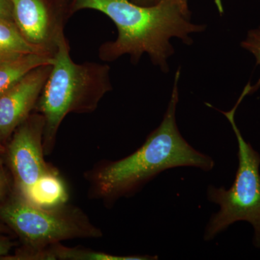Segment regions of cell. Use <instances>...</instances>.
Instances as JSON below:
<instances>
[{
    "instance_id": "6da1fadb",
    "label": "cell",
    "mask_w": 260,
    "mask_h": 260,
    "mask_svg": "<svg viewBox=\"0 0 260 260\" xmlns=\"http://www.w3.org/2000/svg\"><path fill=\"white\" fill-rule=\"evenodd\" d=\"M180 74L179 68L161 123L147 137L143 145L125 158L103 161L85 174L93 198L112 204L119 198L134 194L168 169L188 167L210 172L215 167L213 158L195 150L178 129L176 110Z\"/></svg>"
},
{
    "instance_id": "7a4b0ae2",
    "label": "cell",
    "mask_w": 260,
    "mask_h": 260,
    "mask_svg": "<svg viewBox=\"0 0 260 260\" xmlns=\"http://www.w3.org/2000/svg\"><path fill=\"white\" fill-rule=\"evenodd\" d=\"M72 13L93 10L107 15L115 24V41L103 44L99 57L113 61L129 54L136 64L144 54L164 73L169 71L168 59L174 53L171 39L177 38L190 45L195 32L204 31L205 25L192 23L191 14L171 2L160 0L153 6H141L130 0H75Z\"/></svg>"
},
{
    "instance_id": "3957f363",
    "label": "cell",
    "mask_w": 260,
    "mask_h": 260,
    "mask_svg": "<svg viewBox=\"0 0 260 260\" xmlns=\"http://www.w3.org/2000/svg\"><path fill=\"white\" fill-rule=\"evenodd\" d=\"M112 89L110 67L73 61L69 44L61 32L50 73L35 108L45 123L43 140L45 155L52 153L58 130L68 114L94 112Z\"/></svg>"
},
{
    "instance_id": "277c9868",
    "label": "cell",
    "mask_w": 260,
    "mask_h": 260,
    "mask_svg": "<svg viewBox=\"0 0 260 260\" xmlns=\"http://www.w3.org/2000/svg\"><path fill=\"white\" fill-rule=\"evenodd\" d=\"M249 90L250 87L246 84L232 110L220 112L230 122L237 137L239 167L234 184L229 189L212 185L208 188V200L218 205L220 210L210 219L204 239L212 240L236 222L246 221L254 229L253 244L260 248V155L243 138L234 118Z\"/></svg>"
},
{
    "instance_id": "5b68a950",
    "label": "cell",
    "mask_w": 260,
    "mask_h": 260,
    "mask_svg": "<svg viewBox=\"0 0 260 260\" xmlns=\"http://www.w3.org/2000/svg\"><path fill=\"white\" fill-rule=\"evenodd\" d=\"M0 219L25 247L36 249L64 241L103 237L102 230L78 207L67 203L39 206L18 191L0 205Z\"/></svg>"
},
{
    "instance_id": "8992f818",
    "label": "cell",
    "mask_w": 260,
    "mask_h": 260,
    "mask_svg": "<svg viewBox=\"0 0 260 260\" xmlns=\"http://www.w3.org/2000/svg\"><path fill=\"white\" fill-rule=\"evenodd\" d=\"M44 119L32 113L15 130L8 149V158L14 177L16 191L28 195L39 179L56 169L44 160Z\"/></svg>"
},
{
    "instance_id": "52a82bcc",
    "label": "cell",
    "mask_w": 260,
    "mask_h": 260,
    "mask_svg": "<svg viewBox=\"0 0 260 260\" xmlns=\"http://www.w3.org/2000/svg\"><path fill=\"white\" fill-rule=\"evenodd\" d=\"M38 67L0 95V141L8 139L35 109L51 70Z\"/></svg>"
},
{
    "instance_id": "ba28073f",
    "label": "cell",
    "mask_w": 260,
    "mask_h": 260,
    "mask_svg": "<svg viewBox=\"0 0 260 260\" xmlns=\"http://www.w3.org/2000/svg\"><path fill=\"white\" fill-rule=\"evenodd\" d=\"M13 21L24 39L54 56L56 42L64 32L63 18H58L45 0H12Z\"/></svg>"
},
{
    "instance_id": "9c48e42d",
    "label": "cell",
    "mask_w": 260,
    "mask_h": 260,
    "mask_svg": "<svg viewBox=\"0 0 260 260\" xmlns=\"http://www.w3.org/2000/svg\"><path fill=\"white\" fill-rule=\"evenodd\" d=\"M54 56L29 54L0 62V95L15 85L31 70L42 65L52 64Z\"/></svg>"
},
{
    "instance_id": "30bf717a",
    "label": "cell",
    "mask_w": 260,
    "mask_h": 260,
    "mask_svg": "<svg viewBox=\"0 0 260 260\" xmlns=\"http://www.w3.org/2000/svg\"><path fill=\"white\" fill-rule=\"evenodd\" d=\"M25 198L39 206L54 207L66 203L68 192L56 171L41 178Z\"/></svg>"
},
{
    "instance_id": "8fae6325",
    "label": "cell",
    "mask_w": 260,
    "mask_h": 260,
    "mask_svg": "<svg viewBox=\"0 0 260 260\" xmlns=\"http://www.w3.org/2000/svg\"><path fill=\"white\" fill-rule=\"evenodd\" d=\"M34 53L53 56L29 44L13 22L0 19V62Z\"/></svg>"
},
{
    "instance_id": "7c38bea8",
    "label": "cell",
    "mask_w": 260,
    "mask_h": 260,
    "mask_svg": "<svg viewBox=\"0 0 260 260\" xmlns=\"http://www.w3.org/2000/svg\"><path fill=\"white\" fill-rule=\"evenodd\" d=\"M44 260H153L158 257L149 255H114L93 249L67 247L61 243H57L44 248Z\"/></svg>"
},
{
    "instance_id": "4fadbf2b",
    "label": "cell",
    "mask_w": 260,
    "mask_h": 260,
    "mask_svg": "<svg viewBox=\"0 0 260 260\" xmlns=\"http://www.w3.org/2000/svg\"><path fill=\"white\" fill-rule=\"evenodd\" d=\"M241 46L243 49L249 51L254 56L256 64L260 67V27L248 32L245 40L243 41ZM260 88V78L256 85H251L250 94L254 93Z\"/></svg>"
},
{
    "instance_id": "5bb4252c",
    "label": "cell",
    "mask_w": 260,
    "mask_h": 260,
    "mask_svg": "<svg viewBox=\"0 0 260 260\" xmlns=\"http://www.w3.org/2000/svg\"><path fill=\"white\" fill-rule=\"evenodd\" d=\"M0 19L14 23L12 0H0Z\"/></svg>"
},
{
    "instance_id": "9a60e30c",
    "label": "cell",
    "mask_w": 260,
    "mask_h": 260,
    "mask_svg": "<svg viewBox=\"0 0 260 260\" xmlns=\"http://www.w3.org/2000/svg\"><path fill=\"white\" fill-rule=\"evenodd\" d=\"M14 244L12 242L9 238L0 234V259L8 256Z\"/></svg>"
},
{
    "instance_id": "2e32d148",
    "label": "cell",
    "mask_w": 260,
    "mask_h": 260,
    "mask_svg": "<svg viewBox=\"0 0 260 260\" xmlns=\"http://www.w3.org/2000/svg\"><path fill=\"white\" fill-rule=\"evenodd\" d=\"M164 1L171 2V3H174L177 5L178 6L180 7L181 9L184 10L185 13L188 14H191L189 11V8H188V0H164ZM216 2L217 6H218L219 10L221 13H223V7H222L221 0H215Z\"/></svg>"
},
{
    "instance_id": "e0dca14e",
    "label": "cell",
    "mask_w": 260,
    "mask_h": 260,
    "mask_svg": "<svg viewBox=\"0 0 260 260\" xmlns=\"http://www.w3.org/2000/svg\"><path fill=\"white\" fill-rule=\"evenodd\" d=\"M7 186H8V180H7L4 170L0 166V200L3 199L6 192Z\"/></svg>"
},
{
    "instance_id": "ac0fdd59",
    "label": "cell",
    "mask_w": 260,
    "mask_h": 260,
    "mask_svg": "<svg viewBox=\"0 0 260 260\" xmlns=\"http://www.w3.org/2000/svg\"><path fill=\"white\" fill-rule=\"evenodd\" d=\"M130 1L141 6H153L158 4L160 0H130Z\"/></svg>"
},
{
    "instance_id": "d6986e66",
    "label": "cell",
    "mask_w": 260,
    "mask_h": 260,
    "mask_svg": "<svg viewBox=\"0 0 260 260\" xmlns=\"http://www.w3.org/2000/svg\"><path fill=\"white\" fill-rule=\"evenodd\" d=\"M8 227L5 226L3 224L0 223V234H4V233L8 232Z\"/></svg>"
},
{
    "instance_id": "ffe728a7",
    "label": "cell",
    "mask_w": 260,
    "mask_h": 260,
    "mask_svg": "<svg viewBox=\"0 0 260 260\" xmlns=\"http://www.w3.org/2000/svg\"><path fill=\"white\" fill-rule=\"evenodd\" d=\"M5 151V147L3 146V145L1 144V143H0V153H4Z\"/></svg>"
}]
</instances>
